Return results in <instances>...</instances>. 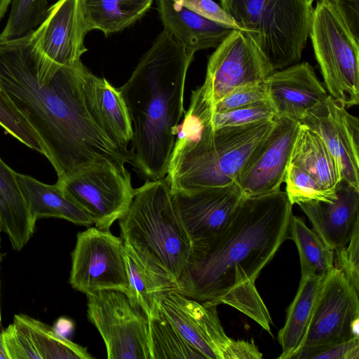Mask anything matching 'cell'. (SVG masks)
Returning <instances> with one entry per match:
<instances>
[{
  "label": "cell",
  "mask_w": 359,
  "mask_h": 359,
  "mask_svg": "<svg viewBox=\"0 0 359 359\" xmlns=\"http://www.w3.org/2000/svg\"><path fill=\"white\" fill-rule=\"evenodd\" d=\"M82 64L68 67L46 57L30 34L0 42V88L40 137L57 181L90 165L126 170L130 150L115 145L88 108Z\"/></svg>",
  "instance_id": "6da1fadb"
},
{
  "label": "cell",
  "mask_w": 359,
  "mask_h": 359,
  "mask_svg": "<svg viewBox=\"0 0 359 359\" xmlns=\"http://www.w3.org/2000/svg\"><path fill=\"white\" fill-rule=\"evenodd\" d=\"M292 215L285 191L243 198L220 231L191 245L173 290L198 302L229 305L271 334L272 319L255 280L289 239Z\"/></svg>",
  "instance_id": "7a4b0ae2"
},
{
  "label": "cell",
  "mask_w": 359,
  "mask_h": 359,
  "mask_svg": "<svg viewBox=\"0 0 359 359\" xmlns=\"http://www.w3.org/2000/svg\"><path fill=\"white\" fill-rule=\"evenodd\" d=\"M194 55L164 28L118 88L132 121L131 164L146 181L164 178L184 114L187 73Z\"/></svg>",
  "instance_id": "3957f363"
},
{
  "label": "cell",
  "mask_w": 359,
  "mask_h": 359,
  "mask_svg": "<svg viewBox=\"0 0 359 359\" xmlns=\"http://www.w3.org/2000/svg\"><path fill=\"white\" fill-rule=\"evenodd\" d=\"M210 117L184 115L165 177L171 191H191L235 183L249 155L275 120L212 129Z\"/></svg>",
  "instance_id": "277c9868"
},
{
  "label": "cell",
  "mask_w": 359,
  "mask_h": 359,
  "mask_svg": "<svg viewBox=\"0 0 359 359\" xmlns=\"http://www.w3.org/2000/svg\"><path fill=\"white\" fill-rule=\"evenodd\" d=\"M118 220L125 247L160 292L175 290L191 244L178 220L165 177L146 181L136 189L130 207Z\"/></svg>",
  "instance_id": "5b68a950"
},
{
  "label": "cell",
  "mask_w": 359,
  "mask_h": 359,
  "mask_svg": "<svg viewBox=\"0 0 359 359\" xmlns=\"http://www.w3.org/2000/svg\"><path fill=\"white\" fill-rule=\"evenodd\" d=\"M273 71L299 62L309 37V0H220Z\"/></svg>",
  "instance_id": "8992f818"
},
{
  "label": "cell",
  "mask_w": 359,
  "mask_h": 359,
  "mask_svg": "<svg viewBox=\"0 0 359 359\" xmlns=\"http://www.w3.org/2000/svg\"><path fill=\"white\" fill-rule=\"evenodd\" d=\"M309 36L329 95L346 109L358 105L359 39L331 0H318Z\"/></svg>",
  "instance_id": "52a82bcc"
},
{
  "label": "cell",
  "mask_w": 359,
  "mask_h": 359,
  "mask_svg": "<svg viewBox=\"0 0 359 359\" xmlns=\"http://www.w3.org/2000/svg\"><path fill=\"white\" fill-rule=\"evenodd\" d=\"M157 303L166 319L205 358H262L253 341L236 340L226 334L217 305L198 302L173 290L159 293Z\"/></svg>",
  "instance_id": "ba28073f"
},
{
  "label": "cell",
  "mask_w": 359,
  "mask_h": 359,
  "mask_svg": "<svg viewBox=\"0 0 359 359\" xmlns=\"http://www.w3.org/2000/svg\"><path fill=\"white\" fill-rule=\"evenodd\" d=\"M359 291L334 266L318 294L304 344L293 359H309L328 346L359 338Z\"/></svg>",
  "instance_id": "9c48e42d"
},
{
  "label": "cell",
  "mask_w": 359,
  "mask_h": 359,
  "mask_svg": "<svg viewBox=\"0 0 359 359\" xmlns=\"http://www.w3.org/2000/svg\"><path fill=\"white\" fill-rule=\"evenodd\" d=\"M87 296V316L100 332L108 359H150L146 314L123 292L100 290Z\"/></svg>",
  "instance_id": "30bf717a"
},
{
  "label": "cell",
  "mask_w": 359,
  "mask_h": 359,
  "mask_svg": "<svg viewBox=\"0 0 359 359\" xmlns=\"http://www.w3.org/2000/svg\"><path fill=\"white\" fill-rule=\"evenodd\" d=\"M125 254L123 240L109 230L95 226L78 233L72 252L69 283L86 294L114 290L123 292L129 297Z\"/></svg>",
  "instance_id": "8fae6325"
},
{
  "label": "cell",
  "mask_w": 359,
  "mask_h": 359,
  "mask_svg": "<svg viewBox=\"0 0 359 359\" xmlns=\"http://www.w3.org/2000/svg\"><path fill=\"white\" fill-rule=\"evenodd\" d=\"M55 184L103 230L126 213L135 193L128 170L111 165L84 168Z\"/></svg>",
  "instance_id": "7c38bea8"
},
{
  "label": "cell",
  "mask_w": 359,
  "mask_h": 359,
  "mask_svg": "<svg viewBox=\"0 0 359 359\" xmlns=\"http://www.w3.org/2000/svg\"><path fill=\"white\" fill-rule=\"evenodd\" d=\"M210 56L205 81L199 88L212 104L236 88L263 81L273 69L252 41L233 29Z\"/></svg>",
  "instance_id": "4fadbf2b"
},
{
  "label": "cell",
  "mask_w": 359,
  "mask_h": 359,
  "mask_svg": "<svg viewBox=\"0 0 359 359\" xmlns=\"http://www.w3.org/2000/svg\"><path fill=\"white\" fill-rule=\"evenodd\" d=\"M299 126L297 121L276 117L273 127L252 151L236 177L235 183L243 198L280 190Z\"/></svg>",
  "instance_id": "5bb4252c"
},
{
  "label": "cell",
  "mask_w": 359,
  "mask_h": 359,
  "mask_svg": "<svg viewBox=\"0 0 359 359\" xmlns=\"http://www.w3.org/2000/svg\"><path fill=\"white\" fill-rule=\"evenodd\" d=\"M171 194L177 217L191 244L220 231L243 198L236 183Z\"/></svg>",
  "instance_id": "9a60e30c"
},
{
  "label": "cell",
  "mask_w": 359,
  "mask_h": 359,
  "mask_svg": "<svg viewBox=\"0 0 359 359\" xmlns=\"http://www.w3.org/2000/svg\"><path fill=\"white\" fill-rule=\"evenodd\" d=\"M324 141L339 168L341 181L359 190V120L328 96L299 121Z\"/></svg>",
  "instance_id": "2e32d148"
},
{
  "label": "cell",
  "mask_w": 359,
  "mask_h": 359,
  "mask_svg": "<svg viewBox=\"0 0 359 359\" xmlns=\"http://www.w3.org/2000/svg\"><path fill=\"white\" fill-rule=\"evenodd\" d=\"M87 33L80 0H58L48 8L45 19L30 36L39 51L53 62L77 67L87 51L83 44Z\"/></svg>",
  "instance_id": "e0dca14e"
},
{
  "label": "cell",
  "mask_w": 359,
  "mask_h": 359,
  "mask_svg": "<svg viewBox=\"0 0 359 359\" xmlns=\"http://www.w3.org/2000/svg\"><path fill=\"white\" fill-rule=\"evenodd\" d=\"M264 82L277 117L298 123L309 110L329 96L307 62L273 71Z\"/></svg>",
  "instance_id": "ac0fdd59"
},
{
  "label": "cell",
  "mask_w": 359,
  "mask_h": 359,
  "mask_svg": "<svg viewBox=\"0 0 359 359\" xmlns=\"http://www.w3.org/2000/svg\"><path fill=\"white\" fill-rule=\"evenodd\" d=\"M332 203L308 202L298 205L313 230L330 249L346 245L359 224V190L341 181Z\"/></svg>",
  "instance_id": "d6986e66"
},
{
  "label": "cell",
  "mask_w": 359,
  "mask_h": 359,
  "mask_svg": "<svg viewBox=\"0 0 359 359\" xmlns=\"http://www.w3.org/2000/svg\"><path fill=\"white\" fill-rule=\"evenodd\" d=\"M83 88L88 108L96 123L115 145L128 151L133 135V126L119 89L87 68L83 74Z\"/></svg>",
  "instance_id": "ffe728a7"
},
{
  "label": "cell",
  "mask_w": 359,
  "mask_h": 359,
  "mask_svg": "<svg viewBox=\"0 0 359 359\" xmlns=\"http://www.w3.org/2000/svg\"><path fill=\"white\" fill-rule=\"evenodd\" d=\"M160 18L175 39L189 53L217 48L233 30L185 7L178 0H157Z\"/></svg>",
  "instance_id": "44dd1931"
},
{
  "label": "cell",
  "mask_w": 359,
  "mask_h": 359,
  "mask_svg": "<svg viewBox=\"0 0 359 359\" xmlns=\"http://www.w3.org/2000/svg\"><path fill=\"white\" fill-rule=\"evenodd\" d=\"M16 177L34 221L42 217H57L80 226H90L93 224L90 216L67 197L57 185L46 184L23 174L17 173Z\"/></svg>",
  "instance_id": "7402d4cb"
},
{
  "label": "cell",
  "mask_w": 359,
  "mask_h": 359,
  "mask_svg": "<svg viewBox=\"0 0 359 359\" xmlns=\"http://www.w3.org/2000/svg\"><path fill=\"white\" fill-rule=\"evenodd\" d=\"M16 175L0 158V231L7 235L12 248L19 251L32 237L36 221L29 213Z\"/></svg>",
  "instance_id": "603a6c76"
},
{
  "label": "cell",
  "mask_w": 359,
  "mask_h": 359,
  "mask_svg": "<svg viewBox=\"0 0 359 359\" xmlns=\"http://www.w3.org/2000/svg\"><path fill=\"white\" fill-rule=\"evenodd\" d=\"M325 275L301 278L296 295L288 307L285 325L278 332L282 351L278 358L293 359L301 349Z\"/></svg>",
  "instance_id": "cb8c5ba5"
},
{
  "label": "cell",
  "mask_w": 359,
  "mask_h": 359,
  "mask_svg": "<svg viewBox=\"0 0 359 359\" xmlns=\"http://www.w3.org/2000/svg\"><path fill=\"white\" fill-rule=\"evenodd\" d=\"M290 163L306 172L328 189L336 190L341 181L338 164L324 141L316 132L301 124Z\"/></svg>",
  "instance_id": "d4e9b609"
},
{
  "label": "cell",
  "mask_w": 359,
  "mask_h": 359,
  "mask_svg": "<svg viewBox=\"0 0 359 359\" xmlns=\"http://www.w3.org/2000/svg\"><path fill=\"white\" fill-rule=\"evenodd\" d=\"M153 1L80 0L86 29H97L106 35L120 32L141 18Z\"/></svg>",
  "instance_id": "484cf974"
},
{
  "label": "cell",
  "mask_w": 359,
  "mask_h": 359,
  "mask_svg": "<svg viewBox=\"0 0 359 359\" xmlns=\"http://www.w3.org/2000/svg\"><path fill=\"white\" fill-rule=\"evenodd\" d=\"M289 239L294 241L299 252L301 278L324 275L334 266V250L301 217L294 215L290 219Z\"/></svg>",
  "instance_id": "4316f807"
},
{
  "label": "cell",
  "mask_w": 359,
  "mask_h": 359,
  "mask_svg": "<svg viewBox=\"0 0 359 359\" xmlns=\"http://www.w3.org/2000/svg\"><path fill=\"white\" fill-rule=\"evenodd\" d=\"M28 332L40 359H91L88 350L58 334L53 327L20 314L14 316Z\"/></svg>",
  "instance_id": "83f0119b"
},
{
  "label": "cell",
  "mask_w": 359,
  "mask_h": 359,
  "mask_svg": "<svg viewBox=\"0 0 359 359\" xmlns=\"http://www.w3.org/2000/svg\"><path fill=\"white\" fill-rule=\"evenodd\" d=\"M148 342L150 359L205 358L161 311L158 316L149 320Z\"/></svg>",
  "instance_id": "f1b7e54d"
},
{
  "label": "cell",
  "mask_w": 359,
  "mask_h": 359,
  "mask_svg": "<svg viewBox=\"0 0 359 359\" xmlns=\"http://www.w3.org/2000/svg\"><path fill=\"white\" fill-rule=\"evenodd\" d=\"M11 11L0 42L16 40L30 34L45 19L47 0H12Z\"/></svg>",
  "instance_id": "f546056e"
},
{
  "label": "cell",
  "mask_w": 359,
  "mask_h": 359,
  "mask_svg": "<svg viewBox=\"0 0 359 359\" xmlns=\"http://www.w3.org/2000/svg\"><path fill=\"white\" fill-rule=\"evenodd\" d=\"M126 248V262L128 270L130 295L128 297L134 305L138 306L146 314L148 320L160 313L157 297L160 292L143 267Z\"/></svg>",
  "instance_id": "4dcf8cb0"
},
{
  "label": "cell",
  "mask_w": 359,
  "mask_h": 359,
  "mask_svg": "<svg viewBox=\"0 0 359 359\" xmlns=\"http://www.w3.org/2000/svg\"><path fill=\"white\" fill-rule=\"evenodd\" d=\"M284 182L286 195L292 205L313 201L332 203L337 197L336 190L325 188L306 172L291 163Z\"/></svg>",
  "instance_id": "1f68e13d"
},
{
  "label": "cell",
  "mask_w": 359,
  "mask_h": 359,
  "mask_svg": "<svg viewBox=\"0 0 359 359\" xmlns=\"http://www.w3.org/2000/svg\"><path fill=\"white\" fill-rule=\"evenodd\" d=\"M0 126L28 147L43 154V143L27 120L0 88Z\"/></svg>",
  "instance_id": "d6a6232c"
},
{
  "label": "cell",
  "mask_w": 359,
  "mask_h": 359,
  "mask_svg": "<svg viewBox=\"0 0 359 359\" xmlns=\"http://www.w3.org/2000/svg\"><path fill=\"white\" fill-rule=\"evenodd\" d=\"M276 113L269 100L241 106L231 110L211 113L210 123L212 129L238 126L260 121H273Z\"/></svg>",
  "instance_id": "836d02e7"
},
{
  "label": "cell",
  "mask_w": 359,
  "mask_h": 359,
  "mask_svg": "<svg viewBox=\"0 0 359 359\" xmlns=\"http://www.w3.org/2000/svg\"><path fill=\"white\" fill-rule=\"evenodd\" d=\"M266 100H269V95L263 81L234 88L212 104L211 111L212 113L222 112Z\"/></svg>",
  "instance_id": "e575fe53"
},
{
  "label": "cell",
  "mask_w": 359,
  "mask_h": 359,
  "mask_svg": "<svg viewBox=\"0 0 359 359\" xmlns=\"http://www.w3.org/2000/svg\"><path fill=\"white\" fill-rule=\"evenodd\" d=\"M8 359H40L27 331L18 322L1 331Z\"/></svg>",
  "instance_id": "d590c367"
},
{
  "label": "cell",
  "mask_w": 359,
  "mask_h": 359,
  "mask_svg": "<svg viewBox=\"0 0 359 359\" xmlns=\"http://www.w3.org/2000/svg\"><path fill=\"white\" fill-rule=\"evenodd\" d=\"M337 266L349 282L359 291V224L348 243L334 250Z\"/></svg>",
  "instance_id": "8d00e7d4"
},
{
  "label": "cell",
  "mask_w": 359,
  "mask_h": 359,
  "mask_svg": "<svg viewBox=\"0 0 359 359\" xmlns=\"http://www.w3.org/2000/svg\"><path fill=\"white\" fill-rule=\"evenodd\" d=\"M178 1L191 11L210 20L241 31V27L232 16L213 0Z\"/></svg>",
  "instance_id": "74e56055"
},
{
  "label": "cell",
  "mask_w": 359,
  "mask_h": 359,
  "mask_svg": "<svg viewBox=\"0 0 359 359\" xmlns=\"http://www.w3.org/2000/svg\"><path fill=\"white\" fill-rule=\"evenodd\" d=\"M309 359H359V338L325 347L314 353Z\"/></svg>",
  "instance_id": "f35d334b"
},
{
  "label": "cell",
  "mask_w": 359,
  "mask_h": 359,
  "mask_svg": "<svg viewBox=\"0 0 359 359\" xmlns=\"http://www.w3.org/2000/svg\"><path fill=\"white\" fill-rule=\"evenodd\" d=\"M345 23L359 39V0H331Z\"/></svg>",
  "instance_id": "ab89813d"
},
{
  "label": "cell",
  "mask_w": 359,
  "mask_h": 359,
  "mask_svg": "<svg viewBox=\"0 0 359 359\" xmlns=\"http://www.w3.org/2000/svg\"><path fill=\"white\" fill-rule=\"evenodd\" d=\"M54 329L58 334L67 337L72 332L74 324L69 319L62 318L57 322L56 327Z\"/></svg>",
  "instance_id": "60d3db41"
},
{
  "label": "cell",
  "mask_w": 359,
  "mask_h": 359,
  "mask_svg": "<svg viewBox=\"0 0 359 359\" xmlns=\"http://www.w3.org/2000/svg\"><path fill=\"white\" fill-rule=\"evenodd\" d=\"M11 2L12 0H0V20L4 16V14Z\"/></svg>",
  "instance_id": "b9f144b4"
},
{
  "label": "cell",
  "mask_w": 359,
  "mask_h": 359,
  "mask_svg": "<svg viewBox=\"0 0 359 359\" xmlns=\"http://www.w3.org/2000/svg\"><path fill=\"white\" fill-rule=\"evenodd\" d=\"M0 359H8L1 332H0Z\"/></svg>",
  "instance_id": "7bdbcfd3"
},
{
  "label": "cell",
  "mask_w": 359,
  "mask_h": 359,
  "mask_svg": "<svg viewBox=\"0 0 359 359\" xmlns=\"http://www.w3.org/2000/svg\"><path fill=\"white\" fill-rule=\"evenodd\" d=\"M1 299H0V327H1Z\"/></svg>",
  "instance_id": "ee69618b"
},
{
  "label": "cell",
  "mask_w": 359,
  "mask_h": 359,
  "mask_svg": "<svg viewBox=\"0 0 359 359\" xmlns=\"http://www.w3.org/2000/svg\"><path fill=\"white\" fill-rule=\"evenodd\" d=\"M311 3H313L316 0H309Z\"/></svg>",
  "instance_id": "f6af8a7d"
},
{
  "label": "cell",
  "mask_w": 359,
  "mask_h": 359,
  "mask_svg": "<svg viewBox=\"0 0 359 359\" xmlns=\"http://www.w3.org/2000/svg\"><path fill=\"white\" fill-rule=\"evenodd\" d=\"M0 260H1V255H0Z\"/></svg>",
  "instance_id": "bcb514c9"
}]
</instances>
